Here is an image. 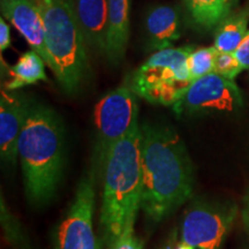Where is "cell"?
I'll return each instance as SVG.
<instances>
[{
  "label": "cell",
  "mask_w": 249,
  "mask_h": 249,
  "mask_svg": "<svg viewBox=\"0 0 249 249\" xmlns=\"http://www.w3.org/2000/svg\"><path fill=\"white\" fill-rule=\"evenodd\" d=\"M235 216V208L193 207L183 217L180 242L193 249H222Z\"/></svg>",
  "instance_id": "cell-9"
},
{
  "label": "cell",
  "mask_w": 249,
  "mask_h": 249,
  "mask_svg": "<svg viewBox=\"0 0 249 249\" xmlns=\"http://www.w3.org/2000/svg\"><path fill=\"white\" fill-rule=\"evenodd\" d=\"M135 220L129 222L120 236L107 245V249H143V241L135 234Z\"/></svg>",
  "instance_id": "cell-20"
},
{
  "label": "cell",
  "mask_w": 249,
  "mask_h": 249,
  "mask_svg": "<svg viewBox=\"0 0 249 249\" xmlns=\"http://www.w3.org/2000/svg\"><path fill=\"white\" fill-rule=\"evenodd\" d=\"M242 71L244 70H242L235 53L218 51L216 58H214V73L219 74L226 79L234 80Z\"/></svg>",
  "instance_id": "cell-19"
},
{
  "label": "cell",
  "mask_w": 249,
  "mask_h": 249,
  "mask_svg": "<svg viewBox=\"0 0 249 249\" xmlns=\"http://www.w3.org/2000/svg\"><path fill=\"white\" fill-rule=\"evenodd\" d=\"M97 130L98 154L104 160L114 143L129 133L139 121V105L136 95L129 86H123L105 95L93 110Z\"/></svg>",
  "instance_id": "cell-7"
},
{
  "label": "cell",
  "mask_w": 249,
  "mask_h": 249,
  "mask_svg": "<svg viewBox=\"0 0 249 249\" xmlns=\"http://www.w3.org/2000/svg\"><path fill=\"white\" fill-rule=\"evenodd\" d=\"M217 53L218 50L214 46L193 50L188 59H187L188 73L192 81L213 73L214 58H216Z\"/></svg>",
  "instance_id": "cell-18"
},
{
  "label": "cell",
  "mask_w": 249,
  "mask_h": 249,
  "mask_svg": "<svg viewBox=\"0 0 249 249\" xmlns=\"http://www.w3.org/2000/svg\"><path fill=\"white\" fill-rule=\"evenodd\" d=\"M0 12L48 64L45 23L38 4L29 0H0Z\"/></svg>",
  "instance_id": "cell-10"
},
{
  "label": "cell",
  "mask_w": 249,
  "mask_h": 249,
  "mask_svg": "<svg viewBox=\"0 0 249 249\" xmlns=\"http://www.w3.org/2000/svg\"><path fill=\"white\" fill-rule=\"evenodd\" d=\"M87 46L105 53L107 36V0H71Z\"/></svg>",
  "instance_id": "cell-13"
},
{
  "label": "cell",
  "mask_w": 249,
  "mask_h": 249,
  "mask_svg": "<svg viewBox=\"0 0 249 249\" xmlns=\"http://www.w3.org/2000/svg\"><path fill=\"white\" fill-rule=\"evenodd\" d=\"M244 99L234 80L210 73L193 81L185 95L173 107L178 116L198 112H233L240 108Z\"/></svg>",
  "instance_id": "cell-8"
},
{
  "label": "cell",
  "mask_w": 249,
  "mask_h": 249,
  "mask_svg": "<svg viewBox=\"0 0 249 249\" xmlns=\"http://www.w3.org/2000/svg\"><path fill=\"white\" fill-rule=\"evenodd\" d=\"M144 29L155 51L172 48L181 36V9L176 5H157L147 12Z\"/></svg>",
  "instance_id": "cell-12"
},
{
  "label": "cell",
  "mask_w": 249,
  "mask_h": 249,
  "mask_svg": "<svg viewBox=\"0 0 249 249\" xmlns=\"http://www.w3.org/2000/svg\"><path fill=\"white\" fill-rule=\"evenodd\" d=\"M141 209L151 222H160L185 203L193 193L191 158L172 128L141 127Z\"/></svg>",
  "instance_id": "cell-1"
},
{
  "label": "cell",
  "mask_w": 249,
  "mask_h": 249,
  "mask_svg": "<svg viewBox=\"0 0 249 249\" xmlns=\"http://www.w3.org/2000/svg\"><path fill=\"white\" fill-rule=\"evenodd\" d=\"M29 103L8 90L0 97V155L7 164L18 157V140L26 120Z\"/></svg>",
  "instance_id": "cell-11"
},
{
  "label": "cell",
  "mask_w": 249,
  "mask_h": 249,
  "mask_svg": "<svg viewBox=\"0 0 249 249\" xmlns=\"http://www.w3.org/2000/svg\"><path fill=\"white\" fill-rule=\"evenodd\" d=\"M101 224L107 246L121 235L141 209V127L139 121L105 155Z\"/></svg>",
  "instance_id": "cell-3"
},
{
  "label": "cell",
  "mask_w": 249,
  "mask_h": 249,
  "mask_svg": "<svg viewBox=\"0 0 249 249\" xmlns=\"http://www.w3.org/2000/svg\"><path fill=\"white\" fill-rule=\"evenodd\" d=\"M242 217H244V222L246 224V226L249 229V193L248 195L246 196L244 211H242Z\"/></svg>",
  "instance_id": "cell-23"
},
{
  "label": "cell",
  "mask_w": 249,
  "mask_h": 249,
  "mask_svg": "<svg viewBox=\"0 0 249 249\" xmlns=\"http://www.w3.org/2000/svg\"><path fill=\"white\" fill-rule=\"evenodd\" d=\"M183 4L196 27L211 29L230 13L232 0H183Z\"/></svg>",
  "instance_id": "cell-17"
},
{
  "label": "cell",
  "mask_w": 249,
  "mask_h": 249,
  "mask_svg": "<svg viewBox=\"0 0 249 249\" xmlns=\"http://www.w3.org/2000/svg\"><path fill=\"white\" fill-rule=\"evenodd\" d=\"M171 249H172V248H171Z\"/></svg>",
  "instance_id": "cell-25"
},
{
  "label": "cell",
  "mask_w": 249,
  "mask_h": 249,
  "mask_svg": "<svg viewBox=\"0 0 249 249\" xmlns=\"http://www.w3.org/2000/svg\"><path fill=\"white\" fill-rule=\"evenodd\" d=\"M29 1H35V2H37V1H38V0H29Z\"/></svg>",
  "instance_id": "cell-24"
},
{
  "label": "cell",
  "mask_w": 249,
  "mask_h": 249,
  "mask_svg": "<svg viewBox=\"0 0 249 249\" xmlns=\"http://www.w3.org/2000/svg\"><path fill=\"white\" fill-rule=\"evenodd\" d=\"M11 45V31L4 17L0 18V51L4 52Z\"/></svg>",
  "instance_id": "cell-22"
},
{
  "label": "cell",
  "mask_w": 249,
  "mask_h": 249,
  "mask_svg": "<svg viewBox=\"0 0 249 249\" xmlns=\"http://www.w3.org/2000/svg\"><path fill=\"white\" fill-rule=\"evenodd\" d=\"M194 48H167L152 53L133 73L129 88L152 104L174 107L192 85L187 59Z\"/></svg>",
  "instance_id": "cell-5"
},
{
  "label": "cell",
  "mask_w": 249,
  "mask_h": 249,
  "mask_svg": "<svg viewBox=\"0 0 249 249\" xmlns=\"http://www.w3.org/2000/svg\"><path fill=\"white\" fill-rule=\"evenodd\" d=\"M107 36L105 54L112 64L123 60L129 39V0H107Z\"/></svg>",
  "instance_id": "cell-14"
},
{
  "label": "cell",
  "mask_w": 249,
  "mask_h": 249,
  "mask_svg": "<svg viewBox=\"0 0 249 249\" xmlns=\"http://www.w3.org/2000/svg\"><path fill=\"white\" fill-rule=\"evenodd\" d=\"M45 23L48 64L68 93L75 92L88 70L87 43L71 0H38Z\"/></svg>",
  "instance_id": "cell-4"
},
{
  "label": "cell",
  "mask_w": 249,
  "mask_h": 249,
  "mask_svg": "<svg viewBox=\"0 0 249 249\" xmlns=\"http://www.w3.org/2000/svg\"><path fill=\"white\" fill-rule=\"evenodd\" d=\"M91 173L77 186L70 209L57 226L53 249H101L93 230L95 211V183Z\"/></svg>",
  "instance_id": "cell-6"
},
{
  "label": "cell",
  "mask_w": 249,
  "mask_h": 249,
  "mask_svg": "<svg viewBox=\"0 0 249 249\" xmlns=\"http://www.w3.org/2000/svg\"><path fill=\"white\" fill-rule=\"evenodd\" d=\"M234 53L240 62L242 70H249V30Z\"/></svg>",
  "instance_id": "cell-21"
},
{
  "label": "cell",
  "mask_w": 249,
  "mask_h": 249,
  "mask_svg": "<svg viewBox=\"0 0 249 249\" xmlns=\"http://www.w3.org/2000/svg\"><path fill=\"white\" fill-rule=\"evenodd\" d=\"M45 65L44 59L36 51L30 50L24 52L9 70L11 80L6 83L5 89L15 91L26 86L35 85L38 81H46Z\"/></svg>",
  "instance_id": "cell-16"
},
{
  "label": "cell",
  "mask_w": 249,
  "mask_h": 249,
  "mask_svg": "<svg viewBox=\"0 0 249 249\" xmlns=\"http://www.w3.org/2000/svg\"><path fill=\"white\" fill-rule=\"evenodd\" d=\"M249 9L227 14L217 26L213 46L219 52H234L248 33Z\"/></svg>",
  "instance_id": "cell-15"
},
{
  "label": "cell",
  "mask_w": 249,
  "mask_h": 249,
  "mask_svg": "<svg viewBox=\"0 0 249 249\" xmlns=\"http://www.w3.org/2000/svg\"><path fill=\"white\" fill-rule=\"evenodd\" d=\"M18 160L28 198L33 203L51 200L61 180L65 161L64 128L52 108L29 103L18 140Z\"/></svg>",
  "instance_id": "cell-2"
}]
</instances>
